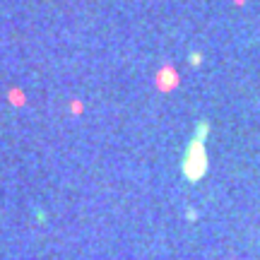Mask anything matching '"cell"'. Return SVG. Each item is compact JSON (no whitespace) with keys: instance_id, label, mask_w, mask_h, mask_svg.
I'll return each instance as SVG.
<instances>
[{"instance_id":"cell-1","label":"cell","mask_w":260,"mask_h":260,"mask_svg":"<svg viewBox=\"0 0 260 260\" xmlns=\"http://www.w3.org/2000/svg\"><path fill=\"white\" fill-rule=\"evenodd\" d=\"M183 174H186L190 181H198V178L205 174V149H203V140H195L193 145L188 147V154L183 159Z\"/></svg>"}]
</instances>
